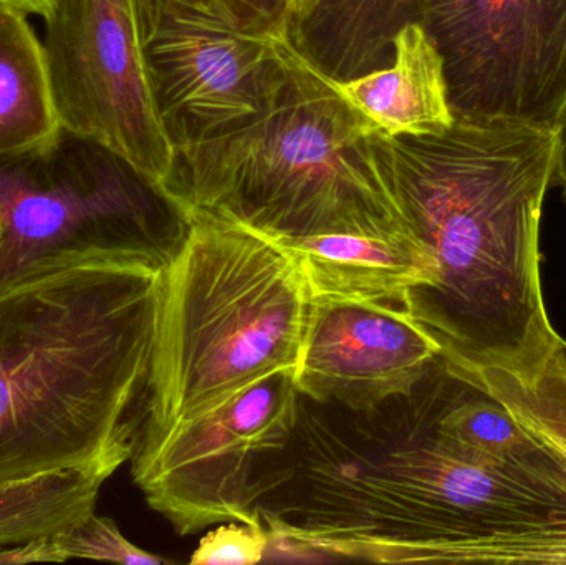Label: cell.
<instances>
[{"label":"cell","instance_id":"10","mask_svg":"<svg viewBox=\"0 0 566 565\" xmlns=\"http://www.w3.org/2000/svg\"><path fill=\"white\" fill-rule=\"evenodd\" d=\"M146 72L172 148L254 116L285 63L271 36L249 35L179 0H135Z\"/></svg>","mask_w":566,"mask_h":565},{"label":"cell","instance_id":"2","mask_svg":"<svg viewBox=\"0 0 566 565\" xmlns=\"http://www.w3.org/2000/svg\"><path fill=\"white\" fill-rule=\"evenodd\" d=\"M165 262L42 259L0 289V481L132 458Z\"/></svg>","mask_w":566,"mask_h":565},{"label":"cell","instance_id":"18","mask_svg":"<svg viewBox=\"0 0 566 565\" xmlns=\"http://www.w3.org/2000/svg\"><path fill=\"white\" fill-rule=\"evenodd\" d=\"M56 563L72 559L112 561L122 564H168V559L139 550L123 536L115 521L93 514L70 533L50 540Z\"/></svg>","mask_w":566,"mask_h":565},{"label":"cell","instance_id":"20","mask_svg":"<svg viewBox=\"0 0 566 565\" xmlns=\"http://www.w3.org/2000/svg\"><path fill=\"white\" fill-rule=\"evenodd\" d=\"M228 22L239 32L268 36L281 32L289 19L286 0H186Z\"/></svg>","mask_w":566,"mask_h":565},{"label":"cell","instance_id":"7","mask_svg":"<svg viewBox=\"0 0 566 565\" xmlns=\"http://www.w3.org/2000/svg\"><path fill=\"white\" fill-rule=\"evenodd\" d=\"M444 63L455 118L558 132L566 118V0H415Z\"/></svg>","mask_w":566,"mask_h":565},{"label":"cell","instance_id":"23","mask_svg":"<svg viewBox=\"0 0 566 565\" xmlns=\"http://www.w3.org/2000/svg\"><path fill=\"white\" fill-rule=\"evenodd\" d=\"M305 2L306 0H286V3H289V17L292 15L293 12H296Z\"/></svg>","mask_w":566,"mask_h":565},{"label":"cell","instance_id":"13","mask_svg":"<svg viewBox=\"0 0 566 565\" xmlns=\"http://www.w3.org/2000/svg\"><path fill=\"white\" fill-rule=\"evenodd\" d=\"M323 79L391 138L439 135L454 125L442 56L418 22L402 27L386 69L348 82Z\"/></svg>","mask_w":566,"mask_h":565},{"label":"cell","instance_id":"21","mask_svg":"<svg viewBox=\"0 0 566 565\" xmlns=\"http://www.w3.org/2000/svg\"><path fill=\"white\" fill-rule=\"evenodd\" d=\"M554 185L562 188V196L566 202V118L558 129L557 168H555Z\"/></svg>","mask_w":566,"mask_h":565},{"label":"cell","instance_id":"3","mask_svg":"<svg viewBox=\"0 0 566 565\" xmlns=\"http://www.w3.org/2000/svg\"><path fill=\"white\" fill-rule=\"evenodd\" d=\"M448 362L375 407L300 394L289 444L262 461L255 511L271 546L375 564L474 563L464 460L439 433Z\"/></svg>","mask_w":566,"mask_h":565},{"label":"cell","instance_id":"24","mask_svg":"<svg viewBox=\"0 0 566 565\" xmlns=\"http://www.w3.org/2000/svg\"><path fill=\"white\" fill-rule=\"evenodd\" d=\"M562 350H564V357H565V360H566V342H564V347H562Z\"/></svg>","mask_w":566,"mask_h":565},{"label":"cell","instance_id":"9","mask_svg":"<svg viewBox=\"0 0 566 565\" xmlns=\"http://www.w3.org/2000/svg\"><path fill=\"white\" fill-rule=\"evenodd\" d=\"M43 20L60 125L112 149L161 189L176 153L146 72L135 0H55Z\"/></svg>","mask_w":566,"mask_h":565},{"label":"cell","instance_id":"17","mask_svg":"<svg viewBox=\"0 0 566 565\" xmlns=\"http://www.w3.org/2000/svg\"><path fill=\"white\" fill-rule=\"evenodd\" d=\"M471 377L489 388L527 430L566 460V360L562 348L531 384L501 368H488Z\"/></svg>","mask_w":566,"mask_h":565},{"label":"cell","instance_id":"6","mask_svg":"<svg viewBox=\"0 0 566 565\" xmlns=\"http://www.w3.org/2000/svg\"><path fill=\"white\" fill-rule=\"evenodd\" d=\"M188 219L126 159L60 126L0 156V289L42 259L136 252L168 264Z\"/></svg>","mask_w":566,"mask_h":565},{"label":"cell","instance_id":"22","mask_svg":"<svg viewBox=\"0 0 566 565\" xmlns=\"http://www.w3.org/2000/svg\"><path fill=\"white\" fill-rule=\"evenodd\" d=\"M2 2L15 7L17 10L25 13V15H40L42 19H45L50 10H52L55 0H2Z\"/></svg>","mask_w":566,"mask_h":565},{"label":"cell","instance_id":"15","mask_svg":"<svg viewBox=\"0 0 566 565\" xmlns=\"http://www.w3.org/2000/svg\"><path fill=\"white\" fill-rule=\"evenodd\" d=\"M118 470L93 464L0 481V550L43 543L85 523Z\"/></svg>","mask_w":566,"mask_h":565},{"label":"cell","instance_id":"8","mask_svg":"<svg viewBox=\"0 0 566 565\" xmlns=\"http://www.w3.org/2000/svg\"><path fill=\"white\" fill-rule=\"evenodd\" d=\"M296 370L249 385L221 407L176 427L153 453L129 460L146 503L181 536L216 524H262L259 467L289 444L298 417Z\"/></svg>","mask_w":566,"mask_h":565},{"label":"cell","instance_id":"19","mask_svg":"<svg viewBox=\"0 0 566 565\" xmlns=\"http://www.w3.org/2000/svg\"><path fill=\"white\" fill-rule=\"evenodd\" d=\"M271 537L262 524L228 523L206 534L192 554V565H249L264 561Z\"/></svg>","mask_w":566,"mask_h":565},{"label":"cell","instance_id":"4","mask_svg":"<svg viewBox=\"0 0 566 565\" xmlns=\"http://www.w3.org/2000/svg\"><path fill=\"white\" fill-rule=\"evenodd\" d=\"M262 108L221 135L176 149L161 191L182 215L206 212L271 239L411 236L369 138L378 126L353 108L293 49Z\"/></svg>","mask_w":566,"mask_h":565},{"label":"cell","instance_id":"14","mask_svg":"<svg viewBox=\"0 0 566 565\" xmlns=\"http://www.w3.org/2000/svg\"><path fill=\"white\" fill-rule=\"evenodd\" d=\"M415 0H306L286 20L293 49L323 76L348 82L391 65Z\"/></svg>","mask_w":566,"mask_h":565},{"label":"cell","instance_id":"5","mask_svg":"<svg viewBox=\"0 0 566 565\" xmlns=\"http://www.w3.org/2000/svg\"><path fill=\"white\" fill-rule=\"evenodd\" d=\"M163 272L145 415L132 458L249 385L296 370L312 314L298 261L281 242L206 212Z\"/></svg>","mask_w":566,"mask_h":565},{"label":"cell","instance_id":"16","mask_svg":"<svg viewBox=\"0 0 566 565\" xmlns=\"http://www.w3.org/2000/svg\"><path fill=\"white\" fill-rule=\"evenodd\" d=\"M27 17L0 0V156L39 145L62 126L42 40Z\"/></svg>","mask_w":566,"mask_h":565},{"label":"cell","instance_id":"11","mask_svg":"<svg viewBox=\"0 0 566 565\" xmlns=\"http://www.w3.org/2000/svg\"><path fill=\"white\" fill-rule=\"evenodd\" d=\"M441 354L405 302L312 299L296 387L363 410L411 390Z\"/></svg>","mask_w":566,"mask_h":565},{"label":"cell","instance_id":"12","mask_svg":"<svg viewBox=\"0 0 566 565\" xmlns=\"http://www.w3.org/2000/svg\"><path fill=\"white\" fill-rule=\"evenodd\" d=\"M298 261L312 299L405 302L432 281V265L411 236L326 234L275 239Z\"/></svg>","mask_w":566,"mask_h":565},{"label":"cell","instance_id":"1","mask_svg":"<svg viewBox=\"0 0 566 565\" xmlns=\"http://www.w3.org/2000/svg\"><path fill=\"white\" fill-rule=\"evenodd\" d=\"M432 281L405 305L462 374L488 368L534 381L564 338L542 291L541 222L558 132L455 118L431 136L369 138Z\"/></svg>","mask_w":566,"mask_h":565}]
</instances>
